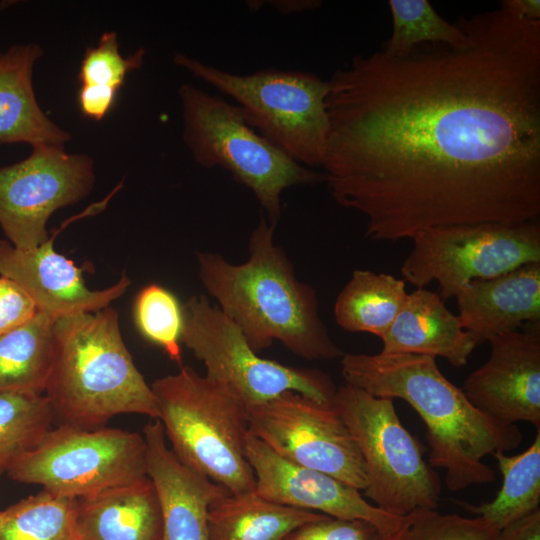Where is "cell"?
Segmentation results:
<instances>
[{"label": "cell", "mask_w": 540, "mask_h": 540, "mask_svg": "<svg viewBox=\"0 0 540 540\" xmlns=\"http://www.w3.org/2000/svg\"><path fill=\"white\" fill-rule=\"evenodd\" d=\"M459 46L359 54L328 80L322 165L374 241L540 216V21L458 20Z\"/></svg>", "instance_id": "6da1fadb"}, {"label": "cell", "mask_w": 540, "mask_h": 540, "mask_svg": "<svg viewBox=\"0 0 540 540\" xmlns=\"http://www.w3.org/2000/svg\"><path fill=\"white\" fill-rule=\"evenodd\" d=\"M436 358L416 354H356L341 357L345 384L374 396L401 399L421 417L429 445V465L441 468L451 492L491 483L495 471L487 455L520 445L516 424H504L476 408L463 390L439 370Z\"/></svg>", "instance_id": "7a4b0ae2"}, {"label": "cell", "mask_w": 540, "mask_h": 540, "mask_svg": "<svg viewBox=\"0 0 540 540\" xmlns=\"http://www.w3.org/2000/svg\"><path fill=\"white\" fill-rule=\"evenodd\" d=\"M275 229L261 213L250 236L249 258L241 264L218 253H197L203 287L255 352L279 341L306 360L341 358L344 352L321 319L315 290L296 277L274 242Z\"/></svg>", "instance_id": "3957f363"}, {"label": "cell", "mask_w": 540, "mask_h": 540, "mask_svg": "<svg viewBox=\"0 0 540 540\" xmlns=\"http://www.w3.org/2000/svg\"><path fill=\"white\" fill-rule=\"evenodd\" d=\"M44 394L57 426L96 430L128 413L158 418L151 385L134 364L111 307L54 321Z\"/></svg>", "instance_id": "277c9868"}, {"label": "cell", "mask_w": 540, "mask_h": 540, "mask_svg": "<svg viewBox=\"0 0 540 540\" xmlns=\"http://www.w3.org/2000/svg\"><path fill=\"white\" fill-rule=\"evenodd\" d=\"M151 389L157 420L182 463L231 494L255 490L245 453L246 407L228 389L190 366L156 379Z\"/></svg>", "instance_id": "5b68a950"}, {"label": "cell", "mask_w": 540, "mask_h": 540, "mask_svg": "<svg viewBox=\"0 0 540 540\" xmlns=\"http://www.w3.org/2000/svg\"><path fill=\"white\" fill-rule=\"evenodd\" d=\"M178 94L183 140L193 159L202 167L228 171L254 194L272 225L279 222L285 189L325 181L323 173L299 164L263 138L238 105L186 83Z\"/></svg>", "instance_id": "8992f818"}, {"label": "cell", "mask_w": 540, "mask_h": 540, "mask_svg": "<svg viewBox=\"0 0 540 540\" xmlns=\"http://www.w3.org/2000/svg\"><path fill=\"white\" fill-rule=\"evenodd\" d=\"M174 63L234 99L246 122L305 167H322L329 133V81L303 71L274 67L234 74L183 53Z\"/></svg>", "instance_id": "52a82bcc"}, {"label": "cell", "mask_w": 540, "mask_h": 540, "mask_svg": "<svg viewBox=\"0 0 540 540\" xmlns=\"http://www.w3.org/2000/svg\"><path fill=\"white\" fill-rule=\"evenodd\" d=\"M363 460L364 497L397 517L436 509L441 482L423 447L401 423L393 400L344 384L332 401Z\"/></svg>", "instance_id": "ba28073f"}, {"label": "cell", "mask_w": 540, "mask_h": 540, "mask_svg": "<svg viewBox=\"0 0 540 540\" xmlns=\"http://www.w3.org/2000/svg\"><path fill=\"white\" fill-rule=\"evenodd\" d=\"M181 342L203 362L206 376L246 408L289 391L322 403L333 401L337 388L327 374L259 356L239 328L203 295H194L183 305Z\"/></svg>", "instance_id": "9c48e42d"}, {"label": "cell", "mask_w": 540, "mask_h": 540, "mask_svg": "<svg viewBox=\"0 0 540 540\" xmlns=\"http://www.w3.org/2000/svg\"><path fill=\"white\" fill-rule=\"evenodd\" d=\"M6 473L57 497L82 498L146 477V444L140 434L123 429L59 425Z\"/></svg>", "instance_id": "30bf717a"}, {"label": "cell", "mask_w": 540, "mask_h": 540, "mask_svg": "<svg viewBox=\"0 0 540 540\" xmlns=\"http://www.w3.org/2000/svg\"><path fill=\"white\" fill-rule=\"evenodd\" d=\"M411 240L413 247L400 269L403 280L417 288L437 282L443 301L474 280L540 262L539 220L436 227Z\"/></svg>", "instance_id": "8fae6325"}, {"label": "cell", "mask_w": 540, "mask_h": 540, "mask_svg": "<svg viewBox=\"0 0 540 540\" xmlns=\"http://www.w3.org/2000/svg\"><path fill=\"white\" fill-rule=\"evenodd\" d=\"M246 411L249 432L281 458L365 489L362 457L332 402L289 391Z\"/></svg>", "instance_id": "7c38bea8"}, {"label": "cell", "mask_w": 540, "mask_h": 540, "mask_svg": "<svg viewBox=\"0 0 540 540\" xmlns=\"http://www.w3.org/2000/svg\"><path fill=\"white\" fill-rule=\"evenodd\" d=\"M94 179L92 159L64 146H36L24 160L0 167V226L8 242L20 250L46 242L49 217L86 197Z\"/></svg>", "instance_id": "4fadbf2b"}, {"label": "cell", "mask_w": 540, "mask_h": 540, "mask_svg": "<svg viewBox=\"0 0 540 540\" xmlns=\"http://www.w3.org/2000/svg\"><path fill=\"white\" fill-rule=\"evenodd\" d=\"M488 360L461 388L479 410L504 424L540 429V322L492 337Z\"/></svg>", "instance_id": "5bb4252c"}, {"label": "cell", "mask_w": 540, "mask_h": 540, "mask_svg": "<svg viewBox=\"0 0 540 540\" xmlns=\"http://www.w3.org/2000/svg\"><path fill=\"white\" fill-rule=\"evenodd\" d=\"M245 453L255 476V492L269 501L334 518L364 520L382 534L391 531L400 518L337 478L281 458L250 432Z\"/></svg>", "instance_id": "9a60e30c"}, {"label": "cell", "mask_w": 540, "mask_h": 540, "mask_svg": "<svg viewBox=\"0 0 540 540\" xmlns=\"http://www.w3.org/2000/svg\"><path fill=\"white\" fill-rule=\"evenodd\" d=\"M55 230L48 240L31 250L15 248L0 239V276L17 283L41 311L54 320L78 313L96 312L122 296L131 284L123 272L118 282L90 290L82 268L54 249Z\"/></svg>", "instance_id": "2e32d148"}, {"label": "cell", "mask_w": 540, "mask_h": 540, "mask_svg": "<svg viewBox=\"0 0 540 540\" xmlns=\"http://www.w3.org/2000/svg\"><path fill=\"white\" fill-rule=\"evenodd\" d=\"M143 437L146 474L159 501L163 540H209V508L230 492L176 457L159 420L146 424Z\"/></svg>", "instance_id": "e0dca14e"}, {"label": "cell", "mask_w": 540, "mask_h": 540, "mask_svg": "<svg viewBox=\"0 0 540 540\" xmlns=\"http://www.w3.org/2000/svg\"><path fill=\"white\" fill-rule=\"evenodd\" d=\"M459 319L477 345L540 322V262L474 280L455 295Z\"/></svg>", "instance_id": "ac0fdd59"}, {"label": "cell", "mask_w": 540, "mask_h": 540, "mask_svg": "<svg viewBox=\"0 0 540 540\" xmlns=\"http://www.w3.org/2000/svg\"><path fill=\"white\" fill-rule=\"evenodd\" d=\"M383 354L442 357L454 367L467 364L477 344L437 293L417 288L381 338Z\"/></svg>", "instance_id": "d6986e66"}, {"label": "cell", "mask_w": 540, "mask_h": 540, "mask_svg": "<svg viewBox=\"0 0 540 540\" xmlns=\"http://www.w3.org/2000/svg\"><path fill=\"white\" fill-rule=\"evenodd\" d=\"M82 540H163V521L152 481L146 476L76 499Z\"/></svg>", "instance_id": "ffe728a7"}, {"label": "cell", "mask_w": 540, "mask_h": 540, "mask_svg": "<svg viewBox=\"0 0 540 540\" xmlns=\"http://www.w3.org/2000/svg\"><path fill=\"white\" fill-rule=\"evenodd\" d=\"M43 55L36 43L15 44L0 54V144L64 146L70 134L39 106L32 84L33 68Z\"/></svg>", "instance_id": "44dd1931"}, {"label": "cell", "mask_w": 540, "mask_h": 540, "mask_svg": "<svg viewBox=\"0 0 540 540\" xmlns=\"http://www.w3.org/2000/svg\"><path fill=\"white\" fill-rule=\"evenodd\" d=\"M327 515L269 501L255 490L228 494L208 511L209 540H285L299 527Z\"/></svg>", "instance_id": "7402d4cb"}, {"label": "cell", "mask_w": 540, "mask_h": 540, "mask_svg": "<svg viewBox=\"0 0 540 540\" xmlns=\"http://www.w3.org/2000/svg\"><path fill=\"white\" fill-rule=\"evenodd\" d=\"M405 281L386 273L356 269L338 294L334 318L348 332H364L380 339L403 308Z\"/></svg>", "instance_id": "603a6c76"}, {"label": "cell", "mask_w": 540, "mask_h": 540, "mask_svg": "<svg viewBox=\"0 0 540 540\" xmlns=\"http://www.w3.org/2000/svg\"><path fill=\"white\" fill-rule=\"evenodd\" d=\"M502 474V485L490 502L472 504L455 501L460 507L487 520L497 530L539 508L540 504V429L523 452L508 456L493 454Z\"/></svg>", "instance_id": "cb8c5ba5"}, {"label": "cell", "mask_w": 540, "mask_h": 540, "mask_svg": "<svg viewBox=\"0 0 540 540\" xmlns=\"http://www.w3.org/2000/svg\"><path fill=\"white\" fill-rule=\"evenodd\" d=\"M54 319L38 311L0 335V391L44 393L53 356Z\"/></svg>", "instance_id": "d4e9b609"}, {"label": "cell", "mask_w": 540, "mask_h": 540, "mask_svg": "<svg viewBox=\"0 0 540 540\" xmlns=\"http://www.w3.org/2000/svg\"><path fill=\"white\" fill-rule=\"evenodd\" d=\"M0 540H82L76 499L43 490L15 503L1 511Z\"/></svg>", "instance_id": "484cf974"}, {"label": "cell", "mask_w": 540, "mask_h": 540, "mask_svg": "<svg viewBox=\"0 0 540 540\" xmlns=\"http://www.w3.org/2000/svg\"><path fill=\"white\" fill-rule=\"evenodd\" d=\"M54 423L44 393L0 391V475L18 457L37 447Z\"/></svg>", "instance_id": "4316f807"}, {"label": "cell", "mask_w": 540, "mask_h": 540, "mask_svg": "<svg viewBox=\"0 0 540 540\" xmlns=\"http://www.w3.org/2000/svg\"><path fill=\"white\" fill-rule=\"evenodd\" d=\"M392 33L382 45L388 55H401L424 43L459 46L466 33L459 21L449 23L427 0H390Z\"/></svg>", "instance_id": "83f0119b"}, {"label": "cell", "mask_w": 540, "mask_h": 540, "mask_svg": "<svg viewBox=\"0 0 540 540\" xmlns=\"http://www.w3.org/2000/svg\"><path fill=\"white\" fill-rule=\"evenodd\" d=\"M133 314L140 333L181 364L183 306L175 295L158 284H149L136 296Z\"/></svg>", "instance_id": "f1b7e54d"}, {"label": "cell", "mask_w": 540, "mask_h": 540, "mask_svg": "<svg viewBox=\"0 0 540 540\" xmlns=\"http://www.w3.org/2000/svg\"><path fill=\"white\" fill-rule=\"evenodd\" d=\"M499 532L482 517L468 518L420 508L401 516L381 540H499Z\"/></svg>", "instance_id": "f546056e"}, {"label": "cell", "mask_w": 540, "mask_h": 540, "mask_svg": "<svg viewBox=\"0 0 540 540\" xmlns=\"http://www.w3.org/2000/svg\"><path fill=\"white\" fill-rule=\"evenodd\" d=\"M145 50L138 49L128 57L119 52L117 34L105 32L96 46L86 49L81 61L78 80L81 85H105L119 91L128 73L139 69Z\"/></svg>", "instance_id": "4dcf8cb0"}, {"label": "cell", "mask_w": 540, "mask_h": 540, "mask_svg": "<svg viewBox=\"0 0 540 540\" xmlns=\"http://www.w3.org/2000/svg\"><path fill=\"white\" fill-rule=\"evenodd\" d=\"M382 535L370 522L326 516L299 527L285 540H381Z\"/></svg>", "instance_id": "1f68e13d"}, {"label": "cell", "mask_w": 540, "mask_h": 540, "mask_svg": "<svg viewBox=\"0 0 540 540\" xmlns=\"http://www.w3.org/2000/svg\"><path fill=\"white\" fill-rule=\"evenodd\" d=\"M37 312L35 302L17 283L0 276V335L24 325Z\"/></svg>", "instance_id": "d6a6232c"}, {"label": "cell", "mask_w": 540, "mask_h": 540, "mask_svg": "<svg viewBox=\"0 0 540 540\" xmlns=\"http://www.w3.org/2000/svg\"><path fill=\"white\" fill-rule=\"evenodd\" d=\"M117 93L118 90L105 85H81L78 104L82 114L97 121L103 119L114 106Z\"/></svg>", "instance_id": "836d02e7"}, {"label": "cell", "mask_w": 540, "mask_h": 540, "mask_svg": "<svg viewBox=\"0 0 540 540\" xmlns=\"http://www.w3.org/2000/svg\"><path fill=\"white\" fill-rule=\"evenodd\" d=\"M499 540H540V509L503 528Z\"/></svg>", "instance_id": "e575fe53"}, {"label": "cell", "mask_w": 540, "mask_h": 540, "mask_svg": "<svg viewBox=\"0 0 540 540\" xmlns=\"http://www.w3.org/2000/svg\"><path fill=\"white\" fill-rule=\"evenodd\" d=\"M501 7L517 18L533 22L540 21L539 0H505Z\"/></svg>", "instance_id": "d590c367"}, {"label": "cell", "mask_w": 540, "mask_h": 540, "mask_svg": "<svg viewBox=\"0 0 540 540\" xmlns=\"http://www.w3.org/2000/svg\"><path fill=\"white\" fill-rule=\"evenodd\" d=\"M281 14L301 13L320 7L318 0H267L263 1Z\"/></svg>", "instance_id": "8d00e7d4"}, {"label": "cell", "mask_w": 540, "mask_h": 540, "mask_svg": "<svg viewBox=\"0 0 540 540\" xmlns=\"http://www.w3.org/2000/svg\"><path fill=\"white\" fill-rule=\"evenodd\" d=\"M0 514H1V511H0Z\"/></svg>", "instance_id": "74e56055"}]
</instances>
